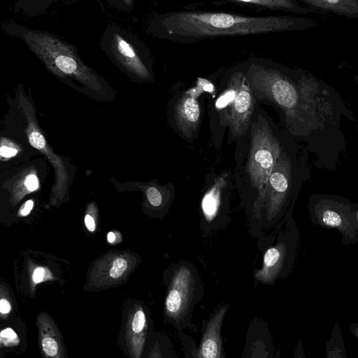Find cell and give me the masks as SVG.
Wrapping results in <instances>:
<instances>
[{"instance_id": "28", "label": "cell", "mask_w": 358, "mask_h": 358, "mask_svg": "<svg viewBox=\"0 0 358 358\" xmlns=\"http://www.w3.org/2000/svg\"><path fill=\"white\" fill-rule=\"evenodd\" d=\"M33 206L34 202L32 200H28L27 201H26L23 206V208H22L21 210V214L24 216L27 215L32 209Z\"/></svg>"}, {"instance_id": "31", "label": "cell", "mask_w": 358, "mask_h": 358, "mask_svg": "<svg viewBox=\"0 0 358 358\" xmlns=\"http://www.w3.org/2000/svg\"><path fill=\"white\" fill-rule=\"evenodd\" d=\"M123 1L125 3V5L129 6L131 5L133 0H123Z\"/></svg>"}, {"instance_id": "29", "label": "cell", "mask_w": 358, "mask_h": 358, "mask_svg": "<svg viewBox=\"0 0 358 358\" xmlns=\"http://www.w3.org/2000/svg\"><path fill=\"white\" fill-rule=\"evenodd\" d=\"M10 310V305L9 302L2 299L0 300V312L2 313H8Z\"/></svg>"}, {"instance_id": "15", "label": "cell", "mask_w": 358, "mask_h": 358, "mask_svg": "<svg viewBox=\"0 0 358 358\" xmlns=\"http://www.w3.org/2000/svg\"><path fill=\"white\" fill-rule=\"evenodd\" d=\"M235 96V110L238 113H246L251 104V96L249 92L247 90H241Z\"/></svg>"}, {"instance_id": "14", "label": "cell", "mask_w": 358, "mask_h": 358, "mask_svg": "<svg viewBox=\"0 0 358 358\" xmlns=\"http://www.w3.org/2000/svg\"><path fill=\"white\" fill-rule=\"evenodd\" d=\"M182 112L187 120L196 122L199 117V106L196 101L193 98L187 99L182 106Z\"/></svg>"}, {"instance_id": "6", "label": "cell", "mask_w": 358, "mask_h": 358, "mask_svg": "<svg viewBox=\"0 0 358 358\" xmlns=\"http://www.w3.org/2000/svg\"><path fill=\"white\" fill-rule=\"evenodd\" d=\"M285 253L286 247L282 243L267 250L264 256V266L257 272L256 278L262 282L273 280L280 269Z\"/></svg>"}, {"instance_id": "23", "label": "cell", "mask_w": 358, "mask_h": 358, "mask_svg": "<svg viewBox=\"0 0 358 358\" xmlns=\"http://www.w3.org/2000/svg\"><path fill=\"white\" fill-rule=\"evenodd\" d=\"M84 221L88 231L93 232L96 230V220L93 216L90 214H86Z\"/></svg>"}, {"instance_id": "12", "label": "cell", "mask_w": 358, "mask_h": 358, "mask_svg": "<svg viewBox=\"0 0 358 358\" xmlns=\"http://www.w3.org/2000/svg\"><path fill=\"white\" fill-rule=\"evenodd\" d=\"M273 156L271 152L265 148L259 149L255 153V164L258 169L263 170V171H269L273 164Z\"/></svg>"}, {"instance_id": "3", "label": "cell", "mask_w": 358, "mask_h": 358, "mask_svg": "<svg viewBox=\"0 0 358 358\" xmlns=\"http://www.w3.org/2000/svg\"><path fill=\"white\" fill-rule=\"evenodd\" d=\"M194 278L185 266L178 268L173 275L165 300L166 315L174 320H181L187 314L192 301Z\"/></svg>"}, {"instance_id": "24", "label": "cell", "mask_w": 358, "mask_h": 358, "mask_svg": "<svg viewBox=\"0 0 358 358\" xmlns=\"http://www.w3.org/2000/svg\"><path fill=\"white\" fill-rule=\"evenodd\" d=\"M17 151L13 148H10L7 146H1L0 148V155L4 157H10L15 156L17 154Z\"/></svg>"}, {"instance_id": "10", "label": "cell", "mask_w": 358, "mask_h": 358, "mask_svg": "<svg viewBox=\"0 0 358 358\" xmlns=\"http://www.w3.org/2000/svg\"><path fill=\"white\" fill-rule=\"evenodd\" d=\"M275 99L281 105L292 107L296 101V95L293 87L283 79L276 78L272 85Z\"/></svg>"}, {"instance_id": "4", "label": "cell", "mask_w": 358, "mask_h": 358, "mask_svg": "<svg viewBox=\"0 0 358 358\" xmlns=\"http://www.w3.org/2000/svg\"><path fill=\"white\" fill-rule=\"evenodd\" d=\"M146 329L147 319L144 310L140 305H135L127 312L124 334L126 350L130 357H141Z\"/></svg>"}, {"instance_id": "18", "label": "cell", "mask_w": 358, "mask_h": 358, "mask_svg": "<svg viewBox=\"0 0 358 358\" xmlns=\"http://www.w3.org/2000/svg\"><path fill=\"white\" fill-rule=\"evenodd\" d=\"M42 346L43 351L49 356H55L58 351V345L56 341L48 337L43 339Z\"/></svg>"}, {"instance_id": "19", "label": "cell", "mask_w": 358, "mask_h": 358, "mask_svg": "<svg viewBox=\"0 0 358 358\" xmlns=\"http://www.w3.org/2000/svg\"><path fill=\"white\" fill-rule=\"evenodd\" d=\"M29 139L30 144L36 149H42L45 145V140L43 135L38 131H32Z\"/></svg>"}, {"instance_id": "2", "label": "cell", "mask_w": 358, "mask_h": 358, "mask_svg": "<svg viewBox=\"0 0 358 358\" xmlns=\"http://www.w3.org/2000/svg\"><path fill=\"white\" fill-rule=\"evenodd\" d=\"M137 256L128 251H110L92 264L90 291H100L123 283L138 264Z\"/></svg>"}, {"instance_id": "7", "label": "cell", "mask_w": 358, "mask_h": 358, "mask_svg": "<svg viewBox=\"0 0 358 358\" xmlns=\"http://www.w3.org/2000/svg\"><path fill=\"white\" fill-rule=\"evenodd\" d=\"M112 48L125 65L140 74H144L146 72L131 44L121 35L118 34L113 35Z\"/></svg>"}, {"instance_id": "25", "label": "cell", "mask_w": 358, "mask_h": 358, "mask_svg": "<svg viewBox=\"0 0 358 358\" xmlns=\"http://www.w3.org/2000/svg\"><path fill=\"white\" fill-rule=\"evenodd\" d=\"M45 270L42 267H38L35 269L33 274V280L36 283H38L43 280Z\"/></svg>"}, {"instance_id": "27", "label": "cell", "mask_w": 358, "mask_h": 358, "mask_svg": "<svg viewBox=\"0 0 358 358\" xmlns=\"http://www.w3.org/2000/svg\"><path fill=\"white\" fill-rule=\"evenodd\" d=\"M199 80V83L200 86L202 87V88L205 91H207L209 92H211L213 91V90H214L213 85L210 82H208L206 80L201 79V78Z\"/></svg>"}, {"instance_id": "13", "label": "cell", "mask_w": 358, "mask_h": 358, "mask_svg": "<svg viewBox=\"0 0 358 358\" xmlns=\"http://www.w3.org/2000/svg\"><path fill=\"white\" fill-rule=\"evenodd\" d=\"M218 196L212 190L203 199L202 207L208 218H212L216 213L218 207Z\"/></svg>"}, {"instance_id": "20", "label": "cell", "mask_w": 358, "mask_h": 358, "mask_svg": "<svg viewBox=\"0 0 358 358\" xmlns=\"http://www.w3.org/2000/svg\"><path fill=\"white\" fill-rule=\"evenodd\" d=\"M147 197L149 202L154 206H159L162 203V195L159 191L154 187L148 189Z\"/></svg>"}, {"instance_id": "8", "label": "cell", "mask_w": 358, "mask_h": 358, "mask_svg": "<svg viewBox=\"0 0 358 358\" xmlns=\"http://www.w3.org/2000/svg\"><path fill=\"white\" fill-rule=\"evenodd\" d=\"M315 8L333 12L340 15L357 17L358 0H301Z\"/></svg>"}, {"instance_id": "21", "label": "cell", "mask_w": 358, "mask_h": 358, "mask_svg": "<svg viewBox=\"0 0 358 358\" xmlns=\"http://www.w3.org/2000/svg\"><path fill=\"white\" fill-rule=\"evenodd\" d=\"M236 92L234 90L228 91L217 99L216 106L220 108L226 106L229 103L234 100Z\"/></svg>"}, {"instance_id": "26", "label": "cell", "mask_w": 358, "mask_h": 358, "mask_svg": "<svg viewBox=\"0 0 358 358\" xmlns=\"http://www.w3.org/2000/svg\"><path fill=\"white\" fill-rule=\"evenodd\" d=\"M0 335L2 338L10 339L15 338L17 337L16 334L10 328L3 329V331H1Z\"/></svg>"}, {"instance_id": "5", "label": "cell", "mask_w": 358, "mask_h": 358, "mask_svg": "<svg viewBox=\"0 0 358 358\" xmlns=\"http://www.w3.org/2000/svg\"><path fill=\"white\" fill-rule=\"evenodd\" d=\"M228 306L220 308L208 323L201 340L198 357L217 358L221 357L220 328Z\"/></svg>"}, {"instance_id": "11", "label": "cell", "mask_w": 358, "mask_h": 358, "mask_svg": "<svg viewBox=\"0 0 358 358\" xmlns=\"http://www.w3.org/2000/svg\"><path fill=\"white\" fill-rule=\"evenodd\" d=\"M56 0H17L14 10L34 16L43 13Z\"/></svg>"}, {"instance_id": "16", "label": "cell", "mask_w": 358, "mask_h": 358, "mask_svg": "<svg viewBox=\"0 0 358 358\" xmlns=\"http://www.w3.org/2000/svg\"><path fill=\"white\" fill-rule=\"evenodd\" d=\"M322 222L324 224L336 227L340 229H344L343 227V224H344V221L337 212L331 210H325L321 216Z\"/></svg>"}, {"instance_id": "17", "label": "cell", "mask_w": 358, "mask_h": 358, "mask_svg": "<svg viewBox=\"0 0 358 358\" xmlns=\"http://www.w3.org/2000/svg\"><path fill=\"white\" fill-rule=\"evenodd\" d=\"M270 183L273 189L279 193H283L288 187L286 177L280 172H273L270 176Z\"/></svg>"}, {"instance_id": "30", "label": "cell", "mask_w": 358, "mask_h": 358, "mask_svg": "<svg viewBox=\"0 0 358 358\" xmlns=\"http://www.w3.org/2000/svg\"><path fill=\"white\" fill-rule=\"evenodd\" d=\"M115 240V234L113 232H110L108 234V241L110 243L114 242Z\"/></svg>"}, {"instance_id": "9", "label": "cell", "mask_w": 358, "mask_h": 358, "mask_svg": "<svg viewBox=\"0 0 358 358\" xmlns=\"http://www.w3.org/2000/svg\"><path fill=\"white\" fill-rule=\"evenodd\" d=\"M236 2H242L255 4L270 8L280 9L289 12L300 14H306L315 12V9L307 8L299 5L292 0H231Z\"/></svg>"}, {"instance_id": "1", "label": "cell", "mask_w": 358, "mask_h": 358, "mask_svg": "<svg viewBox=\"0 0 358 358\" xmlns=\"http://www.w3.org/2000/svg\"><path fill=\"white\" fill-rule=\"evenodd\" d=\"M161 26L172 36L203 38L253 35L314 27L309 18L289 16H245L227 13L177 12L162 17Z\"/></svg>"}, {"instance_id": "22", "label": "cell", "mask_w": 358, "mask_h": 358, "mask_svg": "<svg viewBox=\"0 0 358 358\" xmlns=\"http://www.w3.org/2000/svg\"><path fill=\"white\" fill-rule=\"evenodd\" d=\"M24 185L29 191H34L38 187V181L35 175L30 174L27 176Z\"/></svg>"}]
</instances>
